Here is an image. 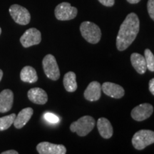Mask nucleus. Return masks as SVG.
Segmentation results:
<instances>
[{"instance_id": "obj_1", "label": "nucleus", "mask_w": 154, "mask_h": 154, "mask_svg": "<svg viewBox=\"0 0 154 154\" xmlns=\"http://www.w3.org/2000/svg\"><path fill=\"white\" fill-rule=\"evenodd\" d=\"M140 28L139 19L135 13L127 15L121 24L116 37V47L119 51L126 50L137 36Z\"/></svg>"}, {"instance_id": "obj_2", "label": "nucleus", "mask_w": 154, "mask_h": 154, "mask_svg": "<svg viewBox=\"0 0 154 154\" xmlns=\"http://www.w3.org/2000/svg\"><path fill=\"white\" fill-rule=\"evenodd\" d=\"M96 121L93 117L90 116H84L73 122L70 126L71 131L75 132L79 136H86L89 134L95 126Z\"/></svg>"}, {"instance_id": "obj_3", "label": "nucleus", "mask_w": 154, "mask_h": 154, "mask_svg": "<svg viewBox=\"0 0 154 154\" xmlns=\"http://www.w3.org/2000/svg\"><path fill=\"white\" fill-rule=\"evenodd\" d=\"M81 34L84 39L90 44L99 43L101 38V32L99 26L91 22H84L80 25Z\"/></svg>"}, {"instance_id": "obj_4", "label": "nucleus", "mask_w": 154, "mask_h": 154, "mask_svg": "<svg viewBox=\"0 0 154 154\" xmlns=\"http://www.w3.org/2000/svg\"><path fill=\"white\" fill-rule=\"evenodd\" d=\"M153 143H154V131L151 130L138 131L132 138L133 146L137 150H143Z\"/></svg>"}, {"instance_id": "obj_5", "label": "nucleus", "mask_w": 154, "mask_h": 154, "mask_svg": "<svg viewBox=\"0 0 154 154\" xmlns=\"http://www.w3.org/2000/svg\"><path fill=\"white\" fill-rule=\"evenodd\" d=\"M44 72L47 78L53 81H57L60 77V71L56 58L52 54L45 56L42 61Z\"/></svg>"}, {"instance_id": "obj_6", "label": "nucleus", "mask_w": 154, "mask_h": 154, "mask_svg": "<svg viewBox=\"0 0 154 154\" xmlns=\"http://www.w3.org/2000/svg\"><path fill=\"white\" fill-rule=\"evenodd\" d=\"M78 10L76 7H72L68 2H62L57 6L55 8V17L58 20H72L76 17Z\"/></svg>"}, {"instance_id": "obj_7", "label": "nucleus", "mask_w": 154, "mask_h": 154, "mask_svg": "<svg viewBox=\"0 0 154 154\" xmlns=\"http://www.w3.org/2000/svg\"><path fill=\"white\" fill-rule=\"evenodd\" d=\"M9 13L18 24L26 25L30 22L31 15L25 7L19 5H13L9 7Z\"/></svg>"}, {"instance_id": "obj_8", "label": "nucleus", "mask_w": 154, "mask_h": 154, "mask_svg": "<svg viewBox=\"0 0 154 154\" xmlns=\"http://www.w3.org/2000/svg\"><path fill=\"white\" fill-rule=\"evenodd\" d=\"M42 41L41 32L36 28L29 29L20 38V42L24 48L37 45Z\"/></svg>"}, {"instance_id": "obj_9", "label": "nucleus", "mask_w": 154, "mask_h": 154, "mask_svg": "<svg viewBox=\"0 0 154 154\" xmlns=\"http://www.w3.org/2000/svg\"><path fill=\"white\" fill-rule=\"evenodd\" d=\"M153 112V106L145 103L137 106L133 109L131 113L133 119L136 121H143L149 119Z\"/></svg>"}, {"instance_id": "obj_10", "label": "nucleus", "mask_w": 154, "mask_h": 154, "mask_svg": "<svg viewBox=\"0 0 154 154\" xmlns=\"http://www.w3.org/2000/svg\"><path fill=\"white\" fill-rule=\"evenodd\" d=\"M36 150L40 154H65L66 149L63 145L42 142L36 146Z\"/></svg>"}, {"instance_id": "obj_11", "label": "nucleus", "mask_w": 154, "mask_h": 154, "mask_svg": "<svg viewBox=\"0 0 154 154\" xmlns=\"http://www.w3.org/2000/svg\"><path fill=\"white\" fill-rule=\"evenodd\" d=\"M101 91L106 96L113 99H121L125 94V91L122 86L111 82L103 83L101 85Z\"/></svg>"}, {"instance_id": "obj_12", "label": "nucleus", "mask_w": 154, "mask_h": 154, "mask_svg": "<svg viewBox=\"0 0 154 154\" xmlns=\"http://www.w3.org/2000/svg\"><path fill=\"white\" fill-rule=\"evenodd\" d=\"M84 98L89 101H98L101 96V85L98 82H92L84 91Z\"/></svg>"}, {"instance_id": "obj_13", "label": "nucleus", "mask_w": 154, "mask_h": 154, "mask_svg": "<svg viewBox=\"0 0 154 154\" xmlns=\"http://www.w3.org/2000/svg\"><path fill=\"white\" fill-rule=\"evenodd\" d=\"M14 101V94L10 89L3 90L0 93V113L8 112L11 109Z\"/></svg>"}, {"instance_id": "obj_14", "label": "nucleus", "mask_w": 154, "mask_h": 154, "mask_svg": "<svg viewBox=\"0 0 154 154\" xmlns=\"http://www.w3.org/2000/svg\"><path fill=\"white\" fill-rule=\"evenodd\" d=\"M27 96L30 101L36 104H45L48 101L47 94L41 88L36 87L31 88L30 90H29Z\"/></svg>"}, {"instance_id": "obj_15", "label": "nucleus", "mask_w": 154, "mask_h": 154, "mask_svg": "<svg viewBox=\"0 0 154 154\" xmlns=\"http://www.w3.org/2000/svg\"><path fill=\"white\" fill-rule=\"evenodd\" d=\"M34 110L32 108L28 107L25 108V109H22L19 114L16 116V119L14 121V124L15 128L20 129L24 127L25 125L28 123V121L30 120L32 118V115H33Z\"/></svg>"}, {"instance_id": "obj_16", "label": "nucleus", "mask_w": 154, "mask_h": 154, "mask_svg": "<svg viewBox=\"0 0 154 154\" xmlns=\"http://www.w3.org/2000/svg\"><path fill=\"white\" fill-rule=\"evenodd\" d=\"M97 128L102 138L109 139L113 134V126L110 121L106 118H100L97 121Z\"/></svg>"}, {"instance_id": "obj_17", "label": "nucleus", "mask_w": 154, "mask_h": 154, "mask_svg": "<svg viewBox=\"0 0 154 154\" xmlns=\"http://www.w3.org/2000/svg\"><path fill=\"white\" fill-rule=\"evenodd\" d=\"M131 62L135 70L138 74H143L146 72V63L143 56L138 53H133L131 55Z\"/></svg>"}, {"instance_id": "obj_18", "label": "nucleus", "mask_w": 154, "mask_h": 154, "mask_svg": "<svg viewBox=\"0 0 154 154\" xmlns=\"http://www.w3.org/2000/svg\"><path fill=\"white\" fill-rule=\"evenodd\" d=\"M20 79L24 82L33 84L37 82L38 76L34 68L30 66H26L21 71Z\"/></svg>"}, {"instance_id": "obj_19", "label": "nucleus", "mask_w": 154, "mask_h": 154, "mask_svg": "<svg viewBox=\"0 0 154 154\" xmlns=\"http://www.w3.org/2000/svg\"><path fill=\"white\" fill-rule=\"evenodd\" d=\"M63 86L68 92H74L77 89L76 76L73 72H69L63 76Z\"/></svg>"}, {"instance_id": "obj_20", "label": "nucleus", "mask_w": 154, "mask_h": 154, "mask_svg": "<svg viewBox=\"0 0 154 154\" xmlns=\"http://www.w3.org/2000/svg\"><path fill=\"white\" fill-rule=\"evenodd\" d=\"M17 115L15 113H11L10 115L0 118V131H5L14 124Z\"/></svg>"}, {"instance_id": "obj_21", "label": "nucleus", "mask_w": 154, "mask_h": 154, "mask_svg": "<svg viewBox=\"0 0 154 154\" xmlns=\"http://www.w3.org/2000/svg\"><path fill=\"white\" fill-rule=\"evenodd\" d=\"M144 58H145L146 67L150 72H154V55L152 51L149 49L144 51Z\"/></svg>"}, {"instance_id": "obj_22", "label": "nucleus", "mask_w": 154, "mask_h": 154, "mask_svg": "<svg viewBox=\"0 0 154 154\" xmlns=\"http://www.w3.org/2000/svg\"><path fill=\"white\" fill-rule=\"evenodd\" d=\"M44 119L48 122L51 123V124H57L59 121V119L58 118L55 114L52 113H46L44 115Z\"/></svg>"}, {"instance_id": "obj_23", "label": "nucleus", "mask_w": 154, "mask_h": 154, "mask_svg": "<svg viewBox=\"0 0 154 154\" xmlns=\"http://www.w3.org/2000/svg\"><path fill=\"white\" fill-rule=\"evenodd\" d=\"M147 9L150 17L154 21V0L148 1Z\"/></svg>"}, {"instance_id": "obj_24", "label": "nucleus", "mask_w": 154, "mask_h": 154, "mask_svg": "<svg viewBox=\"0 0 154 154\" xmlns=\"http://www.w3.org/2000/svg\"><path fill=\"white\" fill-rule=\"evenodd\" d=\"M99 2L106 7H112L115 3V0H99Z\"/></svg>"}, {"instance_id": "obj_25", "label": "nucleus", "mask_w": 154, "mask_h": 154, "mask_svg": "<svg viewBox=\"0 0 154 154\" xmlns=\"http://www.w3.org/2000/svg\"><path fill=\"white\" fill-rule=\"evenodd\" d=\"M149 91L154 96V78L149 81Z\"/></svg>"}, {"instance_id": "obj_26", "label": "nucleus", "mask_w": 154, "mask_h": 154, "mask_svg": "<svg viewBox=\"0 0 154 154\" xmlns=\"http://www.w3.org/2000/svg\"><path fill=\"white\" fill-rule=\"evenodd\" d=\"M19 153L17 151L14 150H9V151H4L2 153V154H18Z\"/></svg>"}, {"instance_id": "obj_27", "label": "nucleus", "mask_w": 154, "mask_h": 154, "mask_svg": "<svg viewBox=\"0 0 154 154\" xmlns=\"http://www.w3.org/2000/svg\"><path fill=\"white\" fill-rule=\"evenodd\" d=\"M126 1L130 4H137L139 2L140 0H126Z\"/></svg>"}, {"instance_id": "obj_28", "label": "nucleus", "mask_w": 154, "mask_h": 154, "mask_svg": "<svg viewBox=\"0 0 154 154\" xmlns=\"http://www.w3.org/2000/svg\"><path fill=\"white\" fill-rule=\"evenodd\" d=\"M2 76H3V72L2 69H0V82H1L2 79Z\"/></svg>"}, {"instance_id": "obj_29", "label": "nucleus", "mask_w": 154, "mask_h": 154, "mask_svg": "<svg viewBox=\"0 0 154 154\" xmlns=\"http://www.w3.org/2000/svg\"><path fill=\"white\" fill-rule=\"evenodd\" d=\"M1 34H2V29L0 27V35H1Z\"/></svg>"}]
</instances>
